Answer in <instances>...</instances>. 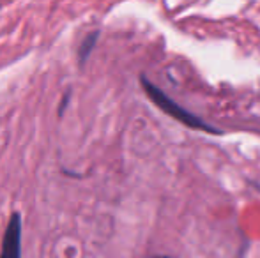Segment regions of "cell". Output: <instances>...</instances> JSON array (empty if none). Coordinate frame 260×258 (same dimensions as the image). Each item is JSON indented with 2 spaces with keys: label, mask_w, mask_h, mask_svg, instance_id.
<instances>
[{
  "label": "cell",
  "mask_w": 260,
  "mask_h": 258,
  "mask_svg": "<svg viewBox=\"0 0 260 258\" xmlns=\"http://www.w3.org/2000/svg\"><path fill=\"white\" fill-rule=\"evenodd\" d=\"M140 83H142V89H144L145 94L149 96V99H151L152 103L159 108V110H163L168 117L175 119L177 122H181V124L188 126V128H191V129L206 131V133H209V134H221V131H219L218 128L207 124L206 121H202L200 117H197L195 114H191V112H188L186 108H182L181 104H179L177 101L172 99L170 96H167V94H165L157 85H154V83H152L145 75L140 76Z\"/></svg>",
  "instance_id": "obj_1"
},
{
  "label": "cell",
  "mask_w": 260,
  "mask_h": 258,
  "mask_svg": "<svg viewBox=\"0 0 260 258\" xmlns=\"http://www.w3.org/2000/svg\"><path fill=\"white\" fill-rule=\"evenodd\" d=\"M0 258H21V216L13 212L2 239Z\"/></svg>",
  "instance_id": "obj_2"
},
{
  "label": "cell",
  "mask_w": 260,
  "mask_h": 258,
  "mask_svg": "<svg viewBox=\"0 0 260 258\" xmlns=\"http://www.w3.org/2000/svg\"><path fill=\"white\" fill-rule=\"evenodd\" d=\"M98 39H100V30H94V32H90V34L87 35V38L82 41V45H80V50H78V60H80V64H85V60L90 57L92 50L96 48Z\"/></svg>",
  "instance_id": "obj_3"
},
{
  "label": "cell",
  "mask_w": 260,
  "mask_h": 258,
  "mask_svg": "<svg viewBox=\"0 0 260 258\" xmlns=\"http://www.w3.org/2000/svg\"><path fill=\"white\" fill-rule=\"evenodd\" d=\"M68 103H69V92L62 97V104H60V108H58V117H62V115H64V108H66V104H68Z\"/></svg>",
  "instance_id": "obj_4"
},
{
  "label": "cell",
  "mask_w": 260,
  "mask_h": 258,
  "mask_svg": "<svg viewBox=\"0 0 260 258\" xmlns=\"http://www.w3.org/2000/svg\"><path fill=\"white\" fill-rule=\"evenodd\" d=\"M149 258H172V256H165V255H154V256H149Z\"/></svg>",
  "instance_id": "obj_5"
}]
</instances>
